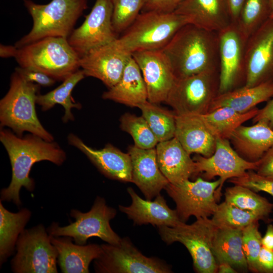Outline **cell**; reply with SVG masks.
I'll list each match as a JSON object with an SVG mask.
<instances>
[{"mask_svg": "<svg viewBox=\"0 0 273 273\" xmlns=\"http://www.w3.org/2000/svg\"><path fill=\"white\" fill-rule=\"evenodd\" d=\"M175 137L189 154L208 157L214 152L216 138L202 114L176 115Z\"/></svg>", "mask_w": 273, "mask_h": 273, "instance_id": "22", "label": "cell"}, {"mask_svg": "<svg viewBox=\"0 0 273 273\" xmlns=\"http://www.w3.org/2000/svg\"><path fill=\"white\" fill-rule=\"evenodd\" d=\"M259 109L255 107L244 113L229 107H223L202 114L211 132L216 138L229 139L232 132L248 120L253 119Z\"/></svg>", "mask_w": 273, "mask_h": 273, "instance_id": "32", "label": "cell"}, {"mask_svg": "<svg viewBox=\"0 0 273 273\" xmlns=\"http://www.w3.org/2000/svg\"><path fill=\"white\" fill-rule=\"evenodd\" d=\"M174 12L190 24L216 32L232 23L223 0H184Z\"/></svg>", "mask_w": 273, "mask_h": 273, "instance_id": "25", "label": "cell"}, {"mask_svg": "<svg viewBox=\"0 0 273 273\" xmlns=\"http://www.w3.org/2000/svg\"><path fill=\"white\" fill-rule=\"evenodd\" d=\"M184 0H146L141 12H174Z\"/></svg>", "mask_w": 273, "mask_h": 273, "instance_id": "42", "label": "cell"}, {"mask_svg": "<svg viewBox=\"0 0 273 273\" xmlns=\"http://www.w3.org/2000/svg\"><path fill=\"white\" fill-rule=\"evenodd\" d=\"M146 0H111L112 25L117 34L124 32L141 13Z\"/></svg>", "mask_w": 273, "mask_h": 273, "instance_id": "38", "label": "cell"}, {"mask_svg": "<svg viewBox=\"0 0 273 273\" xmlns=\"http://www.w3.org/2000/svg\"><path fill=\"white\" fill-rule=\"evenodd\" d=\"M273 97V81L247 87L243 86L218 94L213 100L209 112L223 107H230L244 113Z\"/></svg>", "mask_w": 273, "mask_h": 273, "instance_id": "28", "label": "cell"}, {"mask_svg": "<svg viewBox=\"0 0 273 273\" xmlns=\"http://www.w3.org/2000/svg\"><path fill=\"white\" fill-rule=\"evenodd\" d=\"M255 171L258 174L273 178V146L259 160Z\"/></svg>", "mask_w": 273, "mask_h": 273, "instance_id": "44", "label": "cell"}, {"mask_svg": "<svg viewBox=\"0 0 273 273\" xmlns=\"http://www.w3.org/2000/svg\"><path fill=\"white\" fill-rule=\"evenodd\" d=\"M245 1L223 0L232 23H237Z\"/></svg>", "mask_w": 273, "mask_h": 273, "instance_id": "46", "label": "cell"}, {"mask_svg": "<svg viewBox=\"0 0 273 273\" xmlns=\"http://www.w3.org/2000/svg\"><path fill=\"white\" fill-rule=\"evenodd\" d=\"M127 191L131 198V204L129 206L119 205V209L134 224L174 227L184 222L179 219L176 210L168 207L160 194L152 201L143 199L132 188H128Z\"/></svg>", "mask_w": 273, "mask_h": 273, "instance_id": "21", "label": "cell"}, {"mask_svg": "<svg viewBox=\"0 0 273 273\" xmlns=\"http://www.w3.org/2000/svg\"><path fill=\"white\" fill-rule=\"evenodd\" d=\"M128 153L131 161L132 183L140 189L146 199L152 200L169 183L159 167L156 148L145 149L131 145Z\"/></svg>", "mask_w": 273, "mask_h": 273, "instance_id": "20", "label": "cell"}, {"mask_svg": "<svg viewBox=\"0 0 273 273\" xmlns=\"http://www.w3.org/2000/svg\"><path fill=\"white\" fill-rule=\"evenodd\" d=\"M229 140L240 156L248 161L256 162L273 146V129L261 120L251 126H239Z\"/></svg>", "mask_w": 273, "mask_h": 273, "instance_id": "24", "label": "cell"}, {"mask_svg": "<svg viewBox=\"0 0 273 273\" xmlns=\"http://www.w3.org/2000/svg\"><path fill=\"white\" fill-rule=\"evenodd\" d=\"M242 234V229L216 228L212 251L217 264L228 262L235 269L242 271L248 269L243 251Z\"/></svg>", "mask_w": 273, "mask_h": 273, "instance_id": "29", "label": "cell"}, {"mask_svg": "<svg viewBox=\"0 0 273 273\" xmlns=\"http://www.w3.org/2000/svg\"><path fill=\"white\" fill-rule=\"evenodd\" d=\"M131 55L145 82L148 101L158 104L165 102L176 78L162 50L138 51Z\"/></svg>", "mask_w": 273, "mask_h": 273, "instance_id": "18", "label": "cell"}, {"mask_svg": "<svg viewBox=\"0 0 273 273\" xmlns=\"http://www.w3.org/2000/svg\"><path fill=\"white\" fill-rule=\"evenodd\" d=\"M270 0H245L236 23L247 38L269 18Z\"/></svg>", "mask_w": 273, "mask_h": 273, "instance_id": "35", "label": "cell"}, {"mask_svg": "<svg viewBox=\"0 0 273 273\" xmlns=\"http://www.w3.org/2000/svg\"><path fill=\"white\" fill-rule=\"evenodd\" d=\"M102 253L95 260L99 273H169L171 267L164 261L143 255L127 238L116 244H102Z\"/></svg>", "mask_w": 273, "mask_h": 273, "instance_id": "11", "label": "cell"}, {"mask_svg": "<svg viewBox=\"0 0 273 273\" xmlns=\"http://www.w3.org/2000/svg\"><path fill=\"white\" fill-rule=\"evenodd\" d=\"M193 159L196 164V175L202 173L207 180L219 177L220 184L215 192L217 202L220 199L225 181L242 176L248 170H255L259 163V161L250 162L244 159L231 146L229 139L221 138H216L215 149L211 156L198 154Z\"/></svg>", "mask_w": 273, "mask_h": 273, "instance_id": "14", "label": "cell"}, {"mask_svg": "<svg viewBox=\"0 0 273 273\" xmlns=\"http://www.w3.org/2000/svg\"><path fill=\"white\" fill-rule=\"evenodd\" d=\"M219 71L175 79L165 103L176 115L204 114L218 94Z\"/></svg>", "mask_w": 273, "mask_h": 273, "instance_id": "9", "label": "cell"}, {"mask_svg": "<svg viewBox=\"0 0 273 273\" xmlns=\"http://www.w3.org/2000/svg\"><path fill=\"white\" fill-rule=\"evenodd\" d=\"M159 142L175 137L176 114L148 101L138 106Z\"/></svg>", "mask_w": 273, "mask_h": 273, "instance_id": "33", "label": "cell"}, {"mask_svg": "<svg viewBox=\"0 0 273 273\" xmlns=\"http://www.w3.org/2000/svg\"><path fill=\"white\" fill-rule=\"evenodd\" d=\"M258 272L273 273V251L262 246L257 260Z\"/></svg>", "mask_w": 273, "mask_h": 273, "instance_id": "43", "label": "cell"}, {"mask_svg": "<svg viewBox=\"0 0 273 273\" xmlns=\"http://www.w3.org/2000/svg\"><path fill=\"white\" fill-rule=\"evenodd\" d=\"M15 71L27 81L35 83L43 86H52L55 83L56 81L43 72L19 66L16 67Z\"/></svg>", "mask_w": 273, "mask_h": 273, "instance_id": "41", "label": "cell"}, {"mask_svg": "<svg viewBox=\"0 0 273 273\" xmlns=\"http://www.w3.org/2000/svg\"><path fill=\"white\" fill-rule=\"evenodd\" d=\"M262 246L273 251V225L271 223L267 226L264 235L261 239Z\"/></svg>", "mask_w": 273, "mask_h": 273, "instance_id": "47", "label": "cell"}, {"mask_svg": "<svg viewBox=\"0 0 273 273\" xmlns=\"http://www.w3.org/2000/svg\"><path fill=\"white\" fill-rule=\"evenodd\" d=\"M116 39L90 50L79 61L85 76L100 80L108 88L119 81L132 56L118 44Z\"/></svg>", "mask_w": 273, "mask_h": 273, "instance_id": "17", "label": "cell"}, {"mask_svg": "<svg viewBox=\"0 0 273 273\" xmlns=\"http://www.w3.org/2000/svg\"><path fill=\"white\" fill-rule=\"evenodd\" d=\"M85 76L82 69L78 70L63 80L62 83L55 89L44 95L39 94L36 98V104L41 106L43 111L52 109L57 104L61 105L65 109V114L62 117L63 122L67 123L69 121H74V117L71 110L73 108L80 109L82 106L74 101L72 97V92Z\"/></svg>", "mask_w": 273, "mask_h": 273, "instance_id": "31", "label": "cell"}, {"mask_svg": "<svg viewBox=\"0 0 273 273\" xmlns=\"http://www.w3.org/2000/svg\"><path fill=\"white\" fill-rule=\"evenodd\" d=\"M18 48L14 46L1 44L0 56L2 58H9L15 57Z\"/></svg>", "mask_w": 273, "mask_h": 273, "instance_id": "48", "label": "cell"}, {"mask_svg": "<svg viewBox=\"0 0 273 273\" xmlns=\"http://www.w3.org/2000/svg\"><path fill=\"white\" fill-rule=\"evenodd\" d=\"M11 261L15 273H57L58 251L42 224L24 230L16 243Z\"/></svg>", "mask_w": 273, "mask_h": 273, "instance_id": "10", "label": "cell"}, {"mask_svg": "<svg viewBox=\"0 0 273 273\" xmlns=\"http://www.w3.org/2000/svg\"><path fill=\"white\" fill-rule=\"evenodd\" d=\"M155 148L159 167L170 184H179L196 175L195 162L175 137L159 142Z\"/></svg>", "mask_w": 273, "mask_h": 273, "instance_id": "23", "label": "cell"}, {"mask_svg": "<svg viewBox=\"0 0 273 273\" xmlns=\"http://www.w3.org/2000/svg\"><path fill=\"white\" fill-rule=\"evenodd\" d=\"M50 236L51 243L57 250L58 264L63 273H88L89 264L102 253L101 246L97 244H74L70 237Z\"/></svg>", "mask_w": 273, "mask_h": 273, "instance_id": "26", "label": "cell"}, {"mask_svg": "<svg viewBox=\"0 0 273 273\" xmlns=\"http://www.w3.org/2000/svg\"><path fill=\"white\" fill-rule=\"evenodd\" d=\"M102 97L131 107L148 101V93L140 69L131 56L119 81Z\"/></svg>", "mask_w": 273, "mask_h": 273, "instance_id": "27", "label": "cell"}, {"mask_svg": "<svg viewBox=\"0 0 273 273\" xmlns=\"http://www.w3.org/2000/svg\"><path fill=\"white\" fill-rule=\"evenodd\" d=\"M211 220L216 227L242 229L250 223L262 220L257 214L238 208L224 201L218 204Z\"/></svg>", "mask_w": 273, "mask_h": 273, "instance_id": "37", "label": "cell"}, {"mask_svg": "<svg viewBox=\"0 0 273 273\" xmlns=\"http://www.w3.org/2000/svg\"><path fill=\"white\" fill-rule=\"evenodd\" d=\"M40 87L15 71L11 76L9 89L0 101L1 127L10 128L19 136L27 131L54 141L53 135L42 126L36 114L35 104Z\"/></svg>", "mask_w": 273, "mask_h": 273, "instance_id": "3", "label": "cell"}, {"mask_svg": "<svg viewBox=\"0 0 273 273\" xmlns=\"http://www.w3.org/2000/svg\"><path fill=\"white\" fill-rule=\"evenodd\" d=\"M259 221L253 222L243 229V248L248 269L258 272L257 260L262 247V236L259 231Z\"/></svg>", "mask_w": 273, "mask_h": 273, "instance_id": "39", "label": "cell"}, {"mask_svg": "<svg viewBox=\"0 0 273 273\" xmlns=\"http://www.w3.org/2000/svg\"><path fill=\"white\" fill-rule=\"evenodd\" d=\"M15 58L19 66L56 81H63L80 68V57L65 37H46L18 48Z\"/></svg>", "mask_w": 273, "mask_h": 273, "instance_id": "5", "label": "cell"}, {"mask_svg": "<svg viewBox=\"0 0 273 273\" xmlns=\"http://www.w3.org/2000/svg\"><path fill=\"white\" fill-rule=\"evenodd\" d=\"M24 4L33 25L30 32L15 43L18 48L46 37L68 38L88 8L87 0H52L46 4L24 0Z\"/></svg>", "mask_w": 273, "mask_h": 273, "instance_id": "4", "label": "cell"}, {"mask_svg": "<svg viewBox=\"0 0 273 273\" xmlns=\"http://www.w3.org/2000/svg\"><path fill=\"white\" fill-rule=\"evenodd\" d=\"M225 202L240 209L251 211L267 221L273 209V204L253 190L240 185L227 188L224 192Z\"/></svg>", "mask_w": 273, "mask_h": 273, "instance_id": "34", "label": "cell"}, {"mask_svg": "<svg viewBox=\"0 0 273 273\" xmlns=\"http://www.w3.org/2000/svg\"><path fill=\"white\" fill-rule=\"evenodd\" d=\"M217 34L220 94L245 85V52L248 38L233 23L217 32Z\"/></svg>", "mask_w": 273, "mask_h": 273, "instance_id": "12", "label": "cell"}, {"mask_svg": "<svg viewBox=\"0 0 273 273\" xmlns=\"http://www.w3.org/2000/svg\"><path fill=\"white\" fill-rule=\"evenodd\" d=\"M31 216L30 210L23 208L13 213L0 202V263L3 264L13 253L18 239Z\"/></svg>", "mask_w": 273, "mask_h": 273, "instance_id": "30", "label": "cell"}, {"mask_svg": "<svg viewBox=\"0 0 273 273\" xmlns=\"http://www.w3.org/2000/svg\"><path fill=\"white\" fill-rule=\"evenodd\" d=\"M189 23L186 17L175 12H141L116 42L131 54L138 51L161 50L180 28Z\"/></svg>", "mask_w": 273, "mask_h": 273, "instance_id": "6", "label": "cell"}, {"mask_svg": "<svg viewBox=\"0 0 273 273\" xmlns=\"http://www.w3.org/2000/svg\"><path fill=\"white\" fill-rule=\"evenodd\" d=\"M252 119L254 123L259 120H264L273 129V99L268 101L263 108L259 109L258 113Z\"/></svg>", "mask_w": 273, "mask_h": 273, "instance_id": "45", "label": "cell"}, {"mask_svg": "<svg viewBox=\"0 0 273 273\" xmlns=\"http://www.w3.org/2000/svg\"><path fill=\"white\" fill-rule=\"evenodd\" d=\"M68 143L82 152L107 177L122 182L132 183V166L130 155L111 144L101 149L93 148L77 135L70 133Z\"/></svg>", "mask_w": 273, "mask_h": 273, "instance_id": "19", "label": "cell"}, {"mask_svg": "<svg viewBox=\"0 0 273 273\" xmlns=\"http://www.w3.org/2000/svg\"><path fill=\"white\" fill-rule=\"evenodd\" d=\"M0 141L6 150L12 167L10 185L1 191V201L21 204L20 191L24 187L32 192L35 182L29 174L36 162L49 161L60 166L66 159L65 152L55 142L47 141L32 133L19 136L13 131L1 127Z\"/></svg>", "mask_w": 273, "mask_h": 273, "instance_id": "1", "label": "cell"}, {"mask_svg": "<svg viewBox=\"0 0 273 273\" xmlns=\"http://www.w3.org/2000/svg\"><path fill=\"white\" fill-rule=\"evenodd\" d=\"M245 66L244 86L273 81V19L269 18L248 37Z\"/></svg>", "mask_w": 273, "mask_h": 273, "instance_id": "16", "label": "cell"}, {"mask_svg": "<svg viewBox=\"0 0 273 273\" xmlns=\"http://www.w3.org/2000/svg\"><path fill=\"white\" fill-rule=\"evenodd\" d=\"M162 50L176 79L219 71L216 32L189 23L180 28Z\"/></svg>", "mask_w": 273, "mask_h": 273, "instance_id": "2", "label": "cell"}, {"mask_svg": "<svg viewBox=\"0 0 273 273\" xmlns=\"http://www.w3.org/2000/svg\"><path fill=\"white\" fill-rule=\"evenodd\" d=\"M220 184V178L209 181L198 177L194 181L169 183L165 190L175 202L179 219L185 222L191 216L196 218L212 216L218 205L215 192Z\"/></svg>", "mask_w": 273, "mask_h": 273, "instance_id": "13", "label": "cell"}, {"mask_svg": "<svg viewBox=\"0 0 273 273\" xmlns=\"http://www.w3.org/2000/svg\"><path fill=\"white\" fill-rule=\"evenodd\" d=\"M120 127L132 138L134 145L145 149L155 148L159 143L143 116L129 113L123 114L119 119Z\"/></svg>", "mask_w": 273, "mask_h": 273, "instance_id": "36", "label": "cell"}, {"mask_svg": "<svg viewBox=\"0 0 273 273\" xmlns=\"http://www.w3.org/2000/svg\"><path fill=\"white\" fill-rule=\"evenodd\" d=\"M114 208L106 205L105 200L98 196L90 210L85 213L72 209L70 216L75 221L61 226L53 222L48 229L50 235L54 237H70L76 244L85 245L87 240L97 237L110 244H118L121 238L112 230L110 221L116 216Z\"/></svg>", "mask_w": 273, "mask_h": 273, "instance_id": "8", "label": "cell"}, {"mask_svg": "<svg viewBox=\"0 0 273 273\" xmlns=\"http://www.w3.org/2000/svg\"><path fill=\"white\" fill-rule=\"evenodd\" d=\"M112 14L111 0H96L83 23L68 37V42L80 58L117 38L112 25Z\"/></svg>", "mask_w": 273, "mask_h": 273, "instance_id": "15", "label": "cell"}, {"mask_svg": "<svg viewBox=\"0 0 273 273\" xmlns=\"http://www.w3.org/2000/svg\"><path fill=\"white\" fill-rule=\"evenodd\" d=\"M217 272L219 273L237 272V270L228 262H221L218 263Z\"/></svg>", "mask_w": 273, "mask_h": 273, "instance_id": "49", "label": "cell"}, {"mask_svg": "<svg viewBox=\"0 0 273 273\" xmlns=\"http://www.w3.org/2000/svg\"><path fill=\"white\" fill-rule=\"evenodd\" d=\"M229 181L247 187L255 192H265L273 196V178L258 174L253 170H248L243 176L231 178Z\"/></svg>", "mask_w": 273, "mask_h": 273, "instance_id": "40", "label": "cell"}, {"mask_svg": "<svg viewBox=\"0 0 273 273\" xmlns=\"http://www.w3.org/2000/svg\"><path fill=\"white\" fill-rule=\"evenodd\" d=\"M269 18L273 19V0H270Z\"/></svg>", "mask_w": 273, "mask_h": 273, "instance_id": "50", "label": "cell"}, {"mask_svg": "<svg viewBox=\"0 0 273 273\" xmlns=\"http://www.w3.org/2000/svg\"><path fill=\"white\" fill-rule=\"evenodd\" d=\"M216 228L209 217L197 218L191 224L183 222L174 227H158L161 239L167 244L179 242L187 248L195 270L200 273L217 272V264L212 251Z\"/></svg>", "mask_w": 273, "mask_h": 273, "instance_id": "7", "label": "cell"}]
</instances>
